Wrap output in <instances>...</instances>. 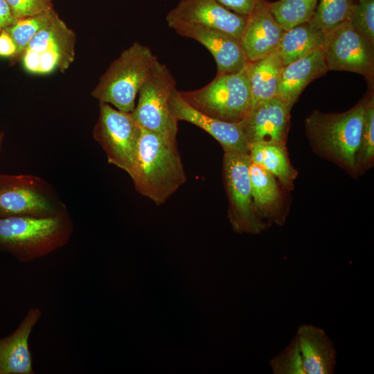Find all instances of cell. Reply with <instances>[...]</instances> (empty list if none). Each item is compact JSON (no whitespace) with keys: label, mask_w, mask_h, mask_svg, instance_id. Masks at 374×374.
Wrapping results in <instances>:
<instances>
[{"label":"cell","mask_w":374,"mask_h":374,"mask_svg":"<svg viewBox=\"0 0 374 374\" xmlns=\"http://www.w3.org/2000/svg\"><path fill=\"white\" fill-rule=\"evenodd\" d=\"M249 153L224 151L223 172L230 203L229 219L238 232L256 233L265 227L258 218L251 196Z\"/></svg>","instance_id":"cell-10"},{"label":"cell","mask_w":374,"mask_h":374,"mask_svg":"<svg viewBox=\"0 0 374 374\" xmlns=\"http://www.w3.org/2000/svg\"><path fill=\"white\" fill-rule=\"evenodd\" d=\"M229 10L239 15L248 16L262 0H217Z\"/></svg>","instance_id":"cell-31"},{"label":"cell","mask_w":374,"mask_h":374,"mask_svg":"<svg viewBox=\"0 0 374 374\" xmlns=\"http://www.w3.org/2000/svg\"><path fill=\"white\" fill-rule=\"evenodd\" d=\"M328 71L374 75V44L356 30L348 20L325 33L322 46Z\"/></svg>","instance_id":"cell-11"},{"label":"cell","mask_w":374,"mask_h":374,"mask_svg":"<svg viewBox=\"0 0 374 374\" xmlns=\"http://www.w3.org/2000/svg\"><path fill=\"white\" fill-rule=\"evenodd\" d=\"M328 71L323 49H317L284 66L276 96L290 110L307 85Z\"/></svg>","instance_id":"cell-18"},{"label":"cell","mask_w":374,"mask_h":374,"mask_svg":"<svg viewBox=\"0 0 374 374\" xmlns=\"http://www.w3.org/2000/svg\"><path fill=\"white\" fill-rule=\"evenodd\" d=\"M42 314L40 308H30L17 328L0 339V374L35 373L29 338Z\"/></svg>","instance_id":"cell-17"},{"label":"cell","mask_w":374,"mask_h":374,"mask_svg":"<svg viewBox=\"0 0 374 374\" xmlns=\"http://www.w3.org/2000/svg\"><path fill=\"white\" fill-rule=\"evenodd\" d=\"M158 60L147 46L135 42L109 66L91 91L99 100L116 109L132 112L135 100L151 67Z\"/></svg>","instance_id":"cell-3"},{"label":"cell","mask_w":374,"mask_h":374,"mask_svg":"<svg viewBox=\"0 0 374 374\" xmlns=\"http://www.w3.org/2000/svg\"><path fill=\"white\" fill-rule=\"evenodd\" d=\"M166 21L177 34L196 40L209 51L217 64V75L238 73L247 64L240 39L234 35L179 19H166Z\"/></svg>","instance_id":"cell-12"},{"label":"cell","mask_w":374,"mask_h":374,"mask_svg":"<svg viewBox=\"0 0 374 374\" xmlns=\"http://www.w3.org/2000/svg\"><path fill=\"white\" fill-rule=\"evenodd\" d=\"M318 0H278L269 2L270 11L276 21L287 30L312 18Z\"/></svg>","instance_id":"cell-24"},{"label":"cell","mask_w":374,"mask_h":374,"mask_svg":"<svg viewBox=\"0 0 374 374\" xmlns=\"http://www.w3.org/2000/svg\"><path fill=\"white\" fill-rule=\"evenodd\" d=\"M374 154V98L371 96L366 100L362 141L357 155V164L359 161L367 162L373 159Z\"/></svg>","instance_id":"cell-29"},{"label":"cell","mask_w":374,"mask_h":374,"mask_svg":"<svg viewBox=\"0 0 374 374\" xmlns=\"http://www.w3.org/2000/svg\"><path fill=\"white\" fill-rule=\"evenodd\" d=\"M179 92L193 108L223 121L240 123L252 107L251 87L245 67L238 73L217 75L199 89Z\"/></svg>","instance_id":"cell-5"},{"label":"cell","mask_w":374,"mask_h":374,"mask_svg":"<svg viewBox=\"0 0 374 374\" xmlns=\"http://www.w3.org/2000/svg\"><path fill=\"white\" fill-rule=\"evenodd\" d=\"M99 117L93 130V139L104 150L109 163L130 173L136 154L141 127L131 112L100 103Z\"/></svg>","instance_id":"cell-8"},{"label":"cell","mask_w":374,"mask_h":374,"mask_svg":"<svg viewBox=\"0 0 374 374\" xmlns=\"http://www.w3.org/2000/svg\"><path fill=\"white\" fill-rule=\"evenodd\" d=\"M348 21L356 30L374 44V0H355Z\"/></svg>","instance_id":"cell-28"},{"label":"cell","mask_w":374,"mask_h":374,"mask_svg":"<svg viewBox=\"0 0 374 374\" xmlns=\"http://www.w3.org/2000/svg\"><path fill=\"white\" fill-rule=\"evenodd\" d=\"M17 20L6 0H0V33Z\"/></svg>","instance_id":"cell-33"},{"label":"cell","mask_w":374,"mask_h":374,"mask_svg":"<svg viewBox=\"0 0 374 374\" xmlns=\"http://www.w3.org/2000/svg\"><path fill=\"white\" fill-rule=\"evenodd\" d=\"M176 80L167 66L157 60L139 91V99L131 112L139 125L166 138L177 140V123L169 107Z\"/></svg>","instance_id":"cell-7"},{"label":"cell","mask_w":374,"mask_h":374,"mask_svg":"<svg viewBox=\"0 0 374 374\" xmlns=\"http://www.w3.org/2000/svg\"><path fill=\"white\" fill-rule=\"evenodd\" d=\"M305 374H332L337 363L334 342L325 330L311 324L301 325L295 334Z\"/></svg>","instance_id":"cell-19"},{"label":"cell","mask_w":374,"mask_h":374,"mask_svg":"<svg viewBox=\"0 0 374 374\" xmlns=\"http://www.w3.org/2000/svg\"><path fill=\"white\" fill-rule=\"evenodd\" d=\"M355 0H318L314 15L310 21L326 33L348 20Z\"/></svg>","instance_id":"cell-26"},{"label":"cell","mask_w":374,"mask_h":374,"mask_svg":"<svg viewBox=\"0 0 374 374\" xmlns=\"http://www.w3.org/2000/svg\"><path fill=\"white\" fill-rule=\"evenodd\" d=\"M75 35L59 17L28 42L21 58L24 69L34 74L65 71L75 58Z\"/></svg>","instance_id":"cell-9"},{"label":"cell","mask_w":374,"mask_h":374,"mask_svg":"<svg viewBox=\"0 0 374 374\" xmlns=\"http://www.w3.org/2000/svg\"><path fill=\"white\" fill-rule=\"evenodd\" d=\"M325 33L310 21L285 30L277 48L283 64L322 48Z\"/></svg>","instance_id":"cell-21"},{"label":"cell","mask_w":374,"mask_h":374,"mask_svg":"<svg viewBox=\"0 0 374 374\" xmlns=\"http://www.w3.org/2000/svg\"><path fill=\"white\" fill-rule=\"evenodd\" d=\"M16 51V46L12 37L6 30H3L0 33V55L4 57L15 56Z\"/></svg>","instance_id":"cell-32"},{"label":"cell","mask_w":374,"mask_h":374,"mask_svg":"<svg viewBox=\"0 0 374 374\" xmlns=\"http://www.w3.org/2000/svg\"><path fill=\"white\" fill-rule=\"evenodd\" d=\"M129 175L139 194L157 205L164 204L186 181L177 140L141 127Z\"/></svg>","instance_id":"cell-1"},{"label":"cell","mask_w":374,"mask_h":374,"mask_svg":"<svg viewBox=\"0 0 374 374\" xmlns=\"http://www.w3.org/2000/svg\"><path fill=\"white\" fill-rule=\"evenodd\" d=\"M284 32L270 11L269 2L260 1L247 16L240 38L248 62L259 60L277 49Z\"/></svg>","instance_id":"cell-16"},{"label":"cell","mask_w":374,"mask_h":374,"mask_svg":"<svg viewBox=\"0 0 374 374\" xmlns=\"http://www.w3.org/2000/svg\"><path fill=\"white\" fill-rule=\"evenodd\" d=\"M169 107L177 121H186L200 127L217 140L224 151L249 153V144L239 123L223 121L199 112L184 100L177 88L170 95Z\"/></svg>","instance_id":"cell-14"},{"label":"cell","mask_w":374,"mask_h":374,"mask_svg":"<svg viewBox=\"0 0 374 374\" xmlns=\"http://www.w3.org/2000/svg\"><path fill=\"white\" fill-rule=\"evenodd\" d=\"M73 229L69 212L53 217H0V251L31 262L66 245Z\"/></svg>","instance_id":"cell-2"},{"label":"cell","mask_w":374,"mask_h":374,"mask_svg":"<svg viewBox=\"0 0 374 374\" xmlns=\"http://www.w3.org/2000/svg\"><path fill=\"white\" fill-rule=\"evenodd\" d=\"M290 111L276 96L253 105L239 123L249 144L284 145L289 128Z\"/></svg>","instance_id":"cell-13"},{"label":"cell","mask_w":374,"mask_h":374,"mask_svg":"<svg viewBox=\"0 0 374 374\" xmlns=\"http://www.w3.org/2000/svg\"><path fill=\"white\" fill-rule=\"evenodd\" d=\"M13 16L22 19L53 8L51 0H6Z\"/></svg>","instance_id":"cell-30"},{"label":"cell","mask_w":374,"mask_h":374,"mask_svg":"<svg viewBox=\"0 0 374 374\" xmlns=\"http://www.w3.org/2000/svg\"><path fill=\"white\" fill-rule=\"evenodd\" d=\"M249 176L255 211L257 214L259 211L265 212L270 208L279 197V191L274 176L251 161Z\"/></svg>","instance_id":"cell-23"},{"label":"cell","mask_w":374,"mask_h":374,"mask_svg":"<svg viewBox=\"0 0 374 374\" xmlns=\"http://www.w3.org/2000/svg\"><path fill=\"white\" fill-rule=\"evenodd\" d=\"M284 66L277 49L259 60L248 62L245 71L250 83L252 106L276 96Z\"/></svg>","instance_id":"cell-20"},{"label":"cell","mask_w":374,"mask_h":374,"mask_svg":"<svg viewBox=\"0 0 374 374\" xmlns=\"http://www.w3.org/2000/svg\"><path fill=\"white\" fill-rule=\"evenodd\" d=\"M3 139V134L2 132H0V151H1V149Z\"/></svg>","instance_id":"cell-34"},{"label":"cell","mask_w":374,"mask_h":374,"mask_svg":"<svg viewBox=\"0 0 374 374\" xmlns=\"http://www.w3.org/2000/svg\"><path fill=\"white\" fill-rule=\"evenodd\" d=\"M66 205L44 179L31 175L0 174V217H53Z\"/></svg>","instance_id":"cell-6"},{"label":"cell","mask_w":374,"mask_h":374,"mask_svg":"<svg viewBox=\"0 0 374 374\" xmlns=\"http://www.w3.org/2000/svg\"><path fill=\"white\" fill-rule=\"evenodd\" d=\"M366 99L342 113L313 112L305 120L308 136L317 147L352 170L357 166Z\"/></svg>","instance_id":"cell-4"},{"label":"cell","mask_w":374,"mask_h":374,"mask_svg":"<svg viewBox=\"0 0 374 374\" xmlns=\"http://www.w3.org/2000/svg\"><path fill=\"white\" fill-rule=\"evenodd\" d=\"M249 155L252 163L276 177L284 185L290 184L293 172L284 145L251 143Z\"/></svg>","instance_id":"cell-22"},{"label":"cell","mask_w":374,"mask_h":374,"mask_svg":"<svg viewBox=\"0 0 374 374\" xmlns=\"http://www.w3.org/2000/svg\"><path fill=\"white\" fill-rule=\"evenodd\" d=\"M247 18L229 10L217 0H181L166 16V19L216 28L240 39Z\"/></svg>","instance_id":"cell-15"},{"label":"cell","mask_w":374,"mask_h":374,"mask_svg":"<svg viewBox=\"0 0 374 374\" xmlns=\"http://www.w3.org/2000/svg\"><path fill=\"white\" fill-rule=\"evenodd\" d=\"M274 374H305L296 337L269 361Z\"/></svg>","instance_id":"cell-27"},{"label":"cell","mask_w":374,"mask_h":374,"mask_svg":"<svg viewBox=\"0 0 374 374\" xmlns=\"http://www.w3.org/2000/svg\"><path fill=\"white\" fill-rule=\"evenodd\" d=\"M58 16L53 8L40 14L17 19L6 28L16 46L15 56H21L30 40Z\"/></svg>","instance_id":"cell-25"}]
</instances>
